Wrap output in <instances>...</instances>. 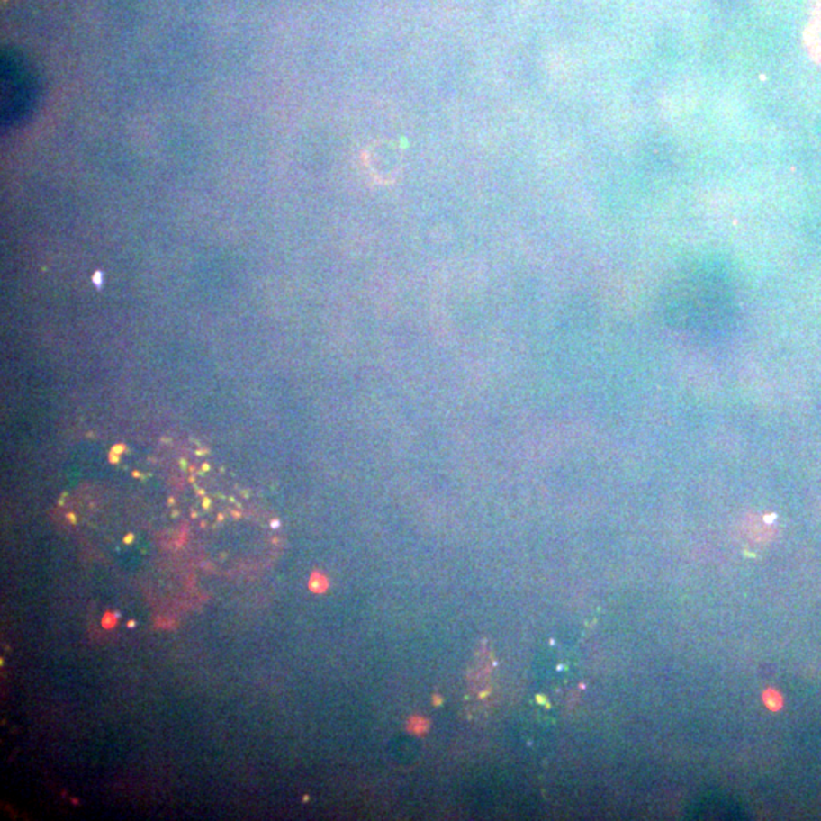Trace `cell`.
<instances>
[{"label": "cell", "instance_id": "cell-1", "mask_svg": "<svg viewBox=\"0 0 821 821\" xmlns=\"http://www.w3.org/2000/svg\"><path fill=\"white\" fill-rule=\"evenodd\" d=\"M679 289L666 304L671 324L684 332L714 337L732 323V297L726 282L717 275L699 274Z\"/></svg>", "mask_w": 821, "mask_h": 821}, {"label": "cell", "instance_id": "cell-2", "mask_svg": "<svg viewBox=\"0 0 821 821\" xmlns=\"http://www.w3.org/2000/svg\"><path fill=\"white\" fill-rule=\"evenodd\" d=\"M329 582L326 580V577L320 575V573H313L311 582H309V589L315 591V593H323V591H328Z\"/></svg>", "mask_w": 821, "mask_h": 821}, {"label": "cell", "instance_id": "cell-3", "mask_svg": "<svg viewBox=\"0 0 821 821\" xmlns=\"http://www.w3.org/2000/svg\"><path fill=\"white\" fill-rule=\"evenodd\" d=\"M428 726H429V723L425 718H420V717H414L408 723V728L412 734L416 735L425 734L426 730H428Z\"/></svg>", "mask_w": 821, "mask_h": 821}, {"label": "cell", "instance_id": "cell-4", "mask_svg": "<svg viewBox=\"0 0 821 821\" xmlns=\"http://www.w3.org/2000/svg\"><path fill=\"white\" fill-rule=\"evenodd\" d=\"M763 699H765V703H767L770 709L778 710L782 706V699H780V695L778 692H767V694L763 695Z\"/></svg>", "mask_w": 821, "mask_h": 821}, {"label": "cell", "instance_id": "cell-5", "mask_svg": "<svg viewBox=\"0 0 821 821\" xmlns=\"http://www.w3.org/2000/svg\"><path fill=\"white\" fill-rule=\"evenodd\" d=\"M118 624V615H114L112 611H108L107 615L103 618V626L105 628H113V627Z\"/></svg>", "mask_w": 821, "mask_h": 821}, {"label": "cell", "instance_id": "cell-6", "mask_svg": "<svg viewBox=\"0 0 821 821\" xmlns=\"http://www.w3.org/2000/svg\"><path fill=\"white\" fill-rule=\"evenodd\" d=\"M134 626H136V622H134V621L128 622V627H134Z\"/></svg>", "mask_w": 821, "mask_h": 821}, {"label": "cell", "instance_id": "cell-7", "mask_svg": "<svg viewBox=\"0 0 821 821\" xmlns=\"http://www.w3.org/2000/svg\"><path fill=\"white\" fill-rule=\"evenodd\" d=\"M131 540H132L131 536H130V537L125 538V542H127V543L131 542Z\"/></svg>", "mask_w": 821, "mask_h": 821}]
</instances>
